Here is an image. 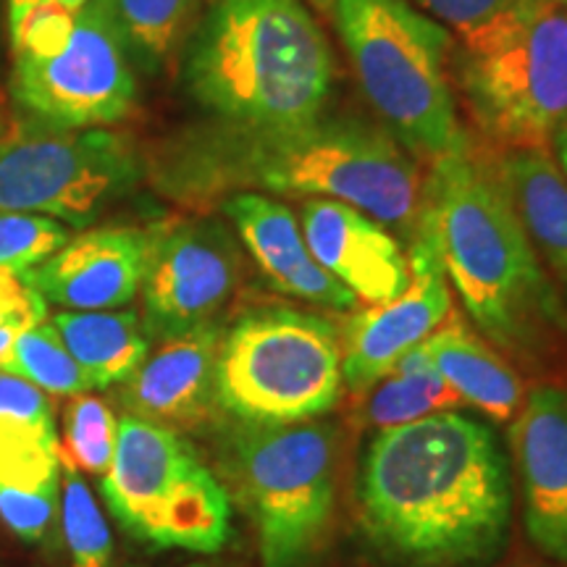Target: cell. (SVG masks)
<instances>
[{
  "label": "cell",
  "mask_w": 567,
  "mask_h": 567,
  "mask_svg": "<svg viewBox=\"0 0 567 567\" xmlns=\"http://www.w3.org/2000/svg\"><path fill=\"white\" fill-rule=\"evenodd\" d=\"M221 208L276 292L329 310L358 305V297L313 258L289 205L260 193H239L226 197Z\"/></svg>",
  "instance_id": "ac0fdd59"
},
{
  "label": "cell",
  "mask_w": 567,
  "mask_h": 567,
  "mask_svg": "<svg viewBox=\"0 0 567 567\" xmlns=\"http://www.w3.org/2000/svg\"><path fill=\"white\" fill-rule=\"evenodd\" d=\"M184 82L237 130H289L323 113L334 55L302 0H213L187 40Z\"/></svg>",
  "instance_id": "3957f363"
},
{
  "label": "cell",
  "mask_w": 567,
  "mask_h": 567,
  "mask_svg": "<svg viewBox=\"0 0 567 567\" xmlns=\"http://www.w3.org/2000/svg\"><path fill=\"white\" fill-rule=\"evenodd\" d=\"M24 3H34V0H9V6H24ZM53 3L69 6V9H84V6L92 3V0H53Z\"/></svg>",
  "instance_id": "1f68e13d"
},
{
  "label": "cell",
  "mask_w": 567,
  "mask_h": 567,
  "mask_svg": "<svg viewBox=\"0 0 567 567\" xmlns=\"http://www.w3.org/2000/svg\"><path fill=\"white\" fill-rule=\"evenodd\" d=\"M460 92L499 151H549L567 122V0H520L455 55Z\"/></svg>",
  "instance_id": "52a82bcc"
},
{
  "label": "cell",
  "mask_w": 567,
  "mask_h": 567,
  "mask_svg": "<svg viewBox=\"0 0 567 567\" xmlns=\"http://www.w3.org/2000/svg\"><path fill=\"white\" fill-rule=\"evenodd\" d=\"M11 95L34 118L84 130L122 122L137 101V80L124 40L92 0L59 51L13 55Z\"/></svg>",
  "instance_id": "8fae6325"
},
{
  "label": "cell",
  "mask_w": 567,
  "mask_h": 567,
  "mask_svg": "<svg viewBox=\"0 0 567 567\" xmlns=\"http://www.w3.org/2000/svg\"><path fill=\"white\" fill-rule=\"evenodd\" d=\"M140 174L137 151L116 132L61 126L30 113L0 130V213L87 226Z\"/></svg>",
  "instance_id": "30bf717a"
},
{
  "label": "cell",
  "mask_w": 567,
  "mask_h": 567,
  "mask_svg": "<svg viewBox=\"0 0 567 567\" xmlns=\"http://www.w3.org/2000/svg\"><path fill=\"white\" fill-rule=\"evenodd\" d=\"M51 323L92 389L124 384L151 352V339L134 310H61Z\"/></svg>",
  "instance_id": "7402d4cb"
},
{
  "label": "cell",
  "mask_w": 567,
  "mask_h": 567,
  "mask_svg": "<svg viewBox=\"0 0 567 567\" xmlns=\"http://www.w3.org/2000/svg\"><path fill=\"white\" fill-rule=\"evenodd\" d=\"M218 465L252 520L264 567H313L337 513V425L231 417L218 436Z\"/></svg>",
  "instance_id": "5b68a950"
},
{
  "label": "cell",
  "mask_w": 567,
  "mask_h": 567,
  "mask_svg": "<svg viewBox=\"0 0 567 567\" xmlns=\"http://www.w3.org/2000/svg\"><path fill=\"white\" fill-rule=\"evenodd\" d=\"M313 9H318L321 13H326V17H331V11H334V3L337 0H308Z\"/></svg>",
  "instance_id": "d6a6232c"
},
{
  "label": "cell",
  "mask_w": 567,
  "mask_h": 567,
  "mask_svg": "<svg viewBox=\"0 0 567 567\" xmlns=\"http://www.w3.org/2000/svg\"><path fill=\"white\" fill-rule=\"evenodd\" d=\"M463 405L455 389L434 371L421 347H413L384 381L368 394L363 421L375 429L413 423L417 417L450 413Z\"/></svg>",
  "instance_id": "cb8c5ba5"
},
{
  "label": "cell",
  "mask_w": 567,
  "mask_h": 567,
  "mask_svg": "<svg viewBox=\"0 0 567 567\" xmlns=\"http://www.w3.org/2000/svg\"><path fill=\"white\" fill-rule=\"evenodd\" d=\"M300 226L313 258L358 302L384 305L408 289L410 260L400 239L368 213L339 200L310 197L302 203Z\"/></svg>",
  "instance_id": "e0dca14e"
},
{
  "label": "cell",
  "mask_w": 567,
  "mask_h": 567,
  "mask_svg": "<svg viewBox=\"0 0 567 567\" xmlns=\"http://www.w3.org/2000/svg\"><path fill=\"white\" fill-rule=\"evenodd\" d=\"M423 224L471 321L505 352L536 360L567 339V308L544 271L494 163L471 140L431 161Z\"/></svg>",
  "instance_id": "7a4b0ae2"
},
{
  "label": "cell",
  "mask_w": 567,
  "mask_h": 567,
  "mask_svg": "<svg viewBox=\"0 0 567 567\" xmlns=\"http://www.w3.org/2000/svg\"><path fill=\"white\" fill-rule=\"evenodd\" d=\"M551 145H555V151H557L559 168H563V174L567 176V122H565L563 130L557 132V137H555V142H551Z\"/></svg>",
  "instance_id": "4dcf8cb0"
},
{
  "label": "cell",
  "mask_w": 567,
  "mask_h": 567,
  "mask_svg": "<svg viewBox=\"0 0 567 567\" xmlns=\"http://www.w3.org/2000/svg\"><path fill=\"white\" fill-rule=\"evenodd\" d=\"M3 371L17 373L53 396L87 394L92 384L63 344L53 323H38L13 342Z\"/></svg>",
  "instance_id": "484cf974"
},
{
  "label": "cell",
  "mask_w": 567,
  "mask_h": 567,
  "mask_svg": "<svg viewBox=\"0 0 567 567\" xmlns=\"http://www.w3.org/2000/svg\"><path fill=\"white\" fill-rule=\"evenodd\" d=\"M69 243L66 224L34 213H0V271L21 276Z\"/></svg>",
  "instance_id": "83f0119b"
},
{
  "label": "cell",
  "mask_w": 567,
  "mask_h": 567,
  "mask_svg": "<svg viewBox=\"0 0 567 567\" xmlns=\"http://www.w3.org/2000/svg\"><path fill=\"white\" fill-rule=\"evenodd\" d=\"M184 567H229V565H221V563H195V565H184Z\"/></svg>",
  "instance_id": "e575fe53"
},
{
  "label": "cell",
  "mask_w": 567,
  "mask_h": 567,
  "mask_svg": "<svg viewBox=\"0 0 567 567\" xmlns=\"http://www.w3.org/2000/svg\"><path fill=\"white\" fill-rule=\"evenodd\" d=\"M410 284L396 300L371 305L347 321L342 334V384L365 394L394 371L405 354L450 318L452 295L429 226L410 239Z\"/></svg>",
  "instance_id": "4fadbf2b"
},
{
  "label": "cell",
  "mask_w": 567,
  "mask_h": 567,
  "mask_svg": "<svg viewBox=\"0 0 567 567\" xmlns=\"http://www.w3.org/2000/svg\"><path fill=\"white\" fill-rule=\"evenodd\" d=\"M523 523L536 551L567 567V392L538 386L509 425Z\"/></svg>",
  "instance_id": "5bb4252c"
},
{
  "label": "cell",
  "mask_w": 567,
  "mask_h": 567,
  "mask_svg": "<svg viewBox=\"0 0 567 567\" xmlns=\"http://www.w3.org/2000/svg\"><path fill=\"white\" fill-rule=\"evenodd\" d=\"M509 567H547V565L534 563V559H520V563H515V565H509Z\"/></svg>",
  "instance_id": "836d02e7"
},
{
  "label": "cell",
  "mask_w": 567,
  "mask_h": 567,
  "mask_svg": "<svg viewBox=\"0 0 567 567\" xmlns=\"http://www.w3.org/2000/svg\"><path fill=\"white\" fill-rule=\"evenodd\" d=\"M147 231L103 226L69 237L51 258L21 274L45 305L61 310H116L140 295Z\"/></svg>",
  "instance_id": "2e32d148"
},
{
  "label": "cell",
  "mask_w": 567,
  "mask_h": 567,
  "mask_svg": "<svg viewBox=\"0 0 567 567\" xmlns=\"http://www.w3.org/2000/svg\"><path fill=\"white\" fill-rule=\"evenodd\" d=\"M59 431L42 389L0 368V484L61 478Z\"/></svg>",
  "instance_id": "44dd1931"
},
{
  "label": "cell",
  "mask_w": 567,
  "mask_h": 567,
  "mask_svg": "<svg viewBox=\"0 0 567 567\" xmlns=\"http://www.w3.org/2000/svg\"><path fill=\"white\" fill-rule=\"evenodd\" d=\"M101 492L126 534L155 549L216 555L231 538V496L179 431L124 413Z\"/></svg>",
  "instance_id": "9c48e42d"
},
{
  "label": "cell",
  "mask_w": 567,
  "mask_h": 567,
  "mask_svg": "<svg viewBox=\"0 0 567 567\" xmlns=\"http://www.w3.org/2000/svg\"><path fill=\"white\" fill-rule=\"evenodd\" d=\"M334 19L368 105L413 158L465 140L446 80L450 34L410 0H337Z\"/></svg>",
  "instance_id": "8992f818"
},
{
  "label": "cell",
  "mask_w": 567,
  "mask_h": 567,
  "mask_svg": "<svg viewBox=\"0 0 567 567\" xmlns=\"http://www.w3.org/2000/svg\"><path fill=\"white\" fill-rule=\"evenodd\" d=\"M210 3L213 0H95L124 40L126 51L145 69L172 59Z\"/></svg>",
  "instance_id": "603a6c76"
},
{
  "label": "cell",
  "mask_w": 567,
  "mask_h": 567,
  "mask_svg": "<svg viewBox=\"0 0 567 567\" xmlns=\"http://www.w3.org/2000/svg\"><path fill=\"white\" fill-rule=\"evenodd\" d=\"M48 305L21 276L0 271V368L11 358L13 342L45 321Z\"/></svg>",
  "instance_id": "f1b7e54d"
},
{
  "label": "cell",
  "mask_w": 567,
  "mask_h": 567,
  "mask_svg": "<svg viewBox=\"0 0 567 567\" xmlns=\"http://www.w3.org/2000/svg\"><path fill=\"white\" fill-rule=\"evenodd\" d=\"M423 11L444 21L460 42H471L499 24L520 0H415Z\"/></svg>",
  "instance_id": "f546056e"
},
{
  "label": "cell",
  "mask_w": 567,
  "mask_h": 567,
  "mask_svg": "<svg viewBox=\"0 0 567 567\" xmlns=\"http://www.w3.org/2000/svg\"><path fill=\"white\" fill-rule=\"evenodd\" d=\"M536 255L567 281V176L549 151L517 147L492 161Z\"/></svg>",
  "instance_id": "ffe728a7"
},
{
  "label": "cell",
  "mask_w": 567,
  "mask_h": 567,
  "mask_svg": "<svg viewBox=\"0 0 567 567\" xmlns=\"http://www.w3.org/2000/svg\"><path fill=\"white\" fill-rule=\"evenodd\" d=\"M342 386V334L326 316L268 305L224 329L216 394L237 421H313L337 405Z\"/></svg>",
  "instance_id": "ba28073f"
},
{
  "label": "cell",
  "mask_w": 567,
  "mask_h": 567,
  "mask_svg": "<svg viewBox=\"0 0 567 567\" xmlns=\"http://www.w3.org/2000/svg\"><path fill=\"white\" fill-rule=\"evenodd\" d=\"M417 347L434 371L455 389L463 405L478 408L496 423L513 421L526 402V386L515 368L460 318L444 321Z\"/></svg>",
  "instance_id": "d6986e66"
},
{
  "label": "cell",
  "mask_w": 567,
  "mask_h": 567,
  "mask_svg": "<svg viewBox=\"0 0 567 567\" xmlns=\"http://www.w3.org/2000/svg\"><path fill=\"white\" fill-rule=\"evenodd\" d=\"M365 536L400 567H473L505 547L513 481L488 425L457 410L381 429L358 476Z\"/></svg>",
  "instance_id": "6da1fadb"
},
{
  "label": "cell",
  "mask_w": 567,
  "mask_h": 567,
  "mask_svg": "<svg viewBox=\"0 0 567 567\" xmlns=\"http://www.w3.org/2000/svg\"><path fill=\"white\" fill-rule=\"evenodd\" d=\"M210 172L218 187L347 203L408 239L423 216L425 179L415 158L386 126L358 116H318L289 130L226 126Z\"/></svg>",
  "instance_id": "277c9868"
},
{
  "label": "cell",
  "mask_w": 567,
  "mask_h": 567,
  "mask_svg": "<svg viewBox=\"0 0 567 567\" xmlns=\"http://www.w3.org/2000/svg\"><path fill=\"white\" fill-rule=\"evenodd\" d=\"M118 417L101 396L76 394L63 408V434L59 436L61 467L90 476H105L116 452Z\"/></svg>",
  "instance_id": "d4e9b609"
},
{
  "label": "cell",
  "mask_w": 567,
  "mask_h": 567,
  "mask_svg": "<svg viewBox=\"0 0 567 567\" xmlns=\"http://www.w3.org/2000/svg\"><path fill=\"white\" fill-rule=\"evenodd\" d=\"M61 534L69 567H111L113 536L82 473L61 467Z\"/></svg>",
  "instance_id": "4316f807"
},
{
  "label": "cell",
  "mask_w": 567,
  "mask_h": 567,
  "mask_svg": "<svg viewBox=\"0 0 567 567\" xmlns=\"http://www.w3.org/2000/svg\"><path fill=\"white\" fill-rule=\"evenodd\" d=\"M245 260L237 237L213 218H176L147 231L142 329L153 342L218 321L237 292Z\"/></svg>",
  "instance_id": "7c38bea8"
},
{
  "label": "cell",
  "mask_w": 567,
  "mask_h": 567,
  "mask_svg": "<svg viewBox=\"0 0 567 567\" xmlns=\"http://www.w3.org/2000/svg\"><path fill=\"white\" fill-rule=\"evenodd\" d=\"M3 124H6V122H3V116H0V130H3Z\"/></svg>",
  "instance_id": "d590c367"
},
{
  "label": "cell",
  "mask_w": 567,
  "mask_h": 567,
  "mask_svg": "<svg viewBox=\"0 0 567 567\" xmlns=\"http://www.w3.org/2000/svg\"><path fill=\"white\" fill-rule=\"evenodd\" d=\"M226 326L210 321L187 334L158 342V350L142 360L124 384L116 402L126 415L172 431H200L218 408L216 365Z\"/></svg>",
  "instance_id": "9a60e30c"
}]
</instances>
